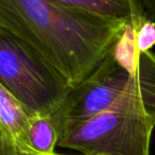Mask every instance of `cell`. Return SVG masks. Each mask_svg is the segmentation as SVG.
Segmentation results:
<instances>
[{
    "label": "cell",
    "mask_w": 155,
    "mask_h": 155,
    "mask_svg": "<svg viewBox=\"0 0 155 155\" xmlns=\"http://www.w3.org/2000/svg\"><path fill=\"white\" fill-rule=\"evenodd\" d=\"M72 9L119 20L137 32L147 21L155 20V0H54Z\"/></svg>",
    "instance_id": "8992f818"
},
{
    "label": "cell",
    "mask_w": 155,
    "mask_h": 155,
    "mask_svg": "<svg viewBox=\"0 0 155 155\" xmlns=\"http://www.w3.org/2000/svg\"><path fill=\"white\" fill-rule=\"evenodd\" d=\"M0 27L32 47L73 88L101 64L127 25L54 0H0Z\"/></svg>",
    "instance_id": "6da1fadb"
},
{
    "label": "cell",
    "mask_w": 155,
    "mask_h": 155,
    "mask_svg": "<svg viewBox=\"0 0 155 155\" xmlns=\"http://www.w3.org/2000/svg\"><path fill=\"white\" fill-rule=\"evenodd\" d=\"M154 121L144 110L116 107L58 129V147L83 155H150Z\"/></svg>",
    "instance_id": "277c9868"
},
{
    "label": "cell",
    "mask_w": 155,
    "mask_h": 155,
    "mask_svg": "<svg viewBox=\"0 0 155 155\" xmlns=\"http://www.w3.org/2000/svg\"><path fill=\"white\" fill-rule=\"evenodd\" d=\"M30 140L39 155L55 153L58 142V127L51 115H32L30 117Z\"/></svg>",
    "instance_id": "52a82bcc"
},
{
    "label": "cell",
    "mask_w": 155,
    "mask_h": 155,
    "mask_svg": "<svg viewBox=\"0 0 155 155\" xmlns=\"http://www.w3.org/2000/svg\"><path fill=\"white\" fill-rule=\"evenodd\" d=\"M0 86L32 115H54L71 87L64 77L18 36L0 27Z\"/></svg>",
    "instance_id": "3957f363"
},
{
    "label": "cell",
    "mask_w": 155,
    "mask_h": 155,
    "mask_svg": "<svg viewBox=\"0 0 155 155\" xmlns=\"http://www.w3.org/2000/svg\"><path fill=\"white\" fill-rule=\"evenodd\" d=\"M52 155H68V154H58V153H54V154H52Z\"/></svg>",
    "instance_id": "9c48e42d"
},
{
    "label": "cell",
    "mask_w": 155,
    "mask_h": 155,
    "mask_svg": "<svg viewBox=\"0 0 155 155\" xmlns=\"http://www.w3.org/2000/svg\"><path fill=\"white\" fill-rule=\"evenodd\" d=\"M136 45L139 51H150L155 45V21H147L136 32Z\"/></svg>",
    "instance_id": "ba28073f"
},
{
    "label": "cell",
    "mask_w": 155,
    "mask_h": 155,
    "mask_svg": "<svg viewBox=\"0 0 155 155\" xmlns=\"http://www.w3.org/2000/svg\"><path fill=\"white\" fill-rule=\"evenodd\" d=\"M30 117L26 108L0 86V155H39L31 144Z\"/></svg>",
    "instance_id": "5b68a950"
},
{
    "label": "cell",
    "mask_w": 155,
    "mask_h": 155,
    "mask_svg": "<svg viewBox=\"0 0 155 155\" xmlns=\"http://www.w3.org/2000/svg\"><path fill=\"white\" fill-rule=\"evenodd\" d=\"M116 107L144 110L155 123V54L138 50L136 32L130 27L96 70L70 89L52 118L60 129L66 121Z\"/></svg>",
    "instance_id": "7a4b0ae2"
}]
</instances>
